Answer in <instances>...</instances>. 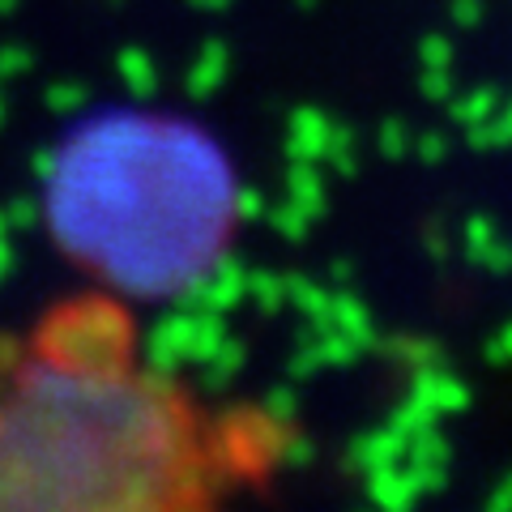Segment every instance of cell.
Masks as SVG:
<instances>
[{
    "label": "cell",
    "instance_id": "6da1fadb",
    "mask_svg": "<svg viewBox=\"0 0 512 512\" xmlns=\"http://www.w3.org/2000/svg\"><path fill=\"white\" fill-rule=\"evenodd\" d=\"M295 453L282 410L163 372L111 286L0 338V512H210L265 495Z\"/></svg>",
    "mask_w": 512,
    "mask_h": 512
}]
</instances>
